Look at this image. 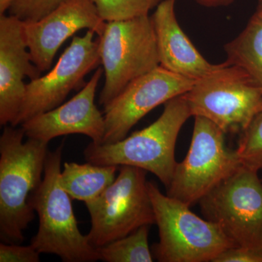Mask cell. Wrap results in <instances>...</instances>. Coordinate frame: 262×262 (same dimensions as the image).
<instances>
[{
  "label": "cell",
  "instance_id": "obj_1",
  "mask_svg": "<svg viewBox=\"0 0 262 262\" xmlns=\"http://www.w3.org/2000/svg\"><path fill=\"white\" fill-rule=\"evenodd\" d=\"M25 131L5 126L0 137V237L6 244L23 242L34 220L30 200L42 182L48 143L28 139Z\"/></svg>",
  "mask_w": 262,
  "mask_h": 262
},
{
  "label": "cell",
  "instance_id": "obj_2",
  "mask_svg": "<svg viewBox=\"0 0 262 262\" xmlns=\"http://www.w3.org/2000/svg\"><path fill=\"white\" fill-rule=\"evenodd\" d=\"M163 113L149 126L112 144L90 143L84 150L88 163L130 165L154 174L168 189L177 165L175 147L179 132L192 117L184 94L164 103Z\"/></svg>",
  "mask_w": 262,
  "mask_h": 262
},
{
  "label": "cell",
  "instance_id": "obj_3",
  "mask_svg": "<svg viewBox=\"0 0 262 262\" xmlns=\"http://www.w3.org/2000/svg\"><path fill=\"white\" fill-rule=\"evenodd\" d=\"M63 144L48 151L44 177L30 205L39 216V228L31 245L38 252L54 254L66 262L100 260L97 249L81 233L71 196L60 182Z\"/></svg>",
  "mask_w": 262,
  "mask_h": 262
},
{
  "label": "cell",
  "instance_id": "obj_4",
  "mask_svg": "<svg viewBox=\"0 0 262 262\" xmlns=\"http://www.w3.org/2000/svg\"><path fill=\"white\" fill-rule=\"evenodd\" d=\"M159 229L160 241L152 253L160 262H209L234 244L216 224L201 218L183 202L165 195L147 182Z\"/></svg>",
  "mask_w": 262,
  "mask_h": 262
},
{
  "label": "cell",
  "instance_id": "obj_5",
  "mask_svg": "<svg viewBox=\"0 0 262 262\" xmlns=\"http://www.w3.org/2000/svg\"><path fill=\"white\" fill-rule=\"evenodd\" d=\"M98 38L105 73L99 103L105 106L132 81L159 67L160 58L149 15L106 21Z\"/></svg>",
  "mask_w": 262,
  "mask_h": 262
},
{
  "label": "cell",
  "instance_id": "obj_6",
  "mask_svg": "<svg viewBox=\"0 0 262 262\" xmlns=\"http://www.w3.org/2000/svg\"><path fill=\"white\" fill-rule=\"evenodd\" d=\"M184 96L192 116L208 119L225 134H241L262 108L261 90L227 61L196 80Z\"/></svg>",
  "mask_w": 262,
  "mask_h": 262
},
{
  "label": "cell",
  "instance_id": "obj_7",
  "mask_svg": "<svg viewBox=\"0 0 262 262\" xmlns=\"http://www.w3.org/2000/svg\"><path fill=\"white\" fill-rule=\"evenodd\" d=\"M144 169L122 165L115 182L96 199L84 203L91 216L87 234L95 248L128 235L142 226L155 224Z\"/></svg>",
  "mask_w": 262,
  "mask_h": 262
},
{
  "label": "cell",
  "instance_id": "obj_8",
  "mask_svg": "<svg viewBox=\"0 0 262 262\" xmlns=\"http://www.w3.org/2000/svg\"><path fill=\"white\" fill-rule=\"evenodd\" d=\"M194 117L187 156L177 163L167 194L192 206L237 171L235 150L227 147L225 133L205 117Z\"/></svg>",
  "mask_w": 262,
  "mask_h": 262
},
{
  "label": "cell",
  "instance_id": "obj_9",
  "mask_svg": "<svg viewBox=\"0 0 262 262\" xmlns=\"http://www.w3.org/2000/svg\"><path fill=\"white\" fill-rule=\"evenodd\" d=\"M203 217L216 224L235 246L262 251V180L241 165L199 202Z\"/></svg>",
  "mask_w": 262,
  "mask_h": 262
},
{
  "label": "cell",
  "instance_id": "obj_10",
  "mask_svg": "<svg viewBox=\"0 0 262 262\" xmlns=\"http://www.w3.org/2000/svg\"><path fill=\"white\" fill-rule=\"evenodd\" d=\"M95 34L88 30L82 37L76 36L48 73L26 84L23 103L10 125H21L60 106L72 90L84 86V77L101 64L99 41L94 39Z\"/></svg>",
  "mask_w": 262,
  "mask_h": 262
},
{
  "label": "cell",
  "instance_id": "obj_11",
  "mask_svg": "<svg viewBox=\"0 0 262 262\" xmlns=\"http://www.w3.org/2000/svg\"><path fill=\"white\" fill-rule=\"evenodd\" d=\"M194 82L160 65L132 81L111 102L103 106L105 134L102 144L125 139L141 118L169 100L187 94Z\"/></svg>",
  "mask_w": 262,
  "mask_h": 262
},
{
  "label": "cell",
  "instance_id": "obj_12",
  "mask_svg": "<svg viewBox=\"0 0 262 262\" xmlns=\"http://www.w3.org/2000/svg\"><path fill=\"white\" fill-rule=\"evenodd\" d=\"M22 21V20H21ZM106 22L92 0H69L35 21H22L31 59L42 72L51 68L63 42L81 29L102 34Z\"/></svg>",
  "mask_w": 262,
  "mask_h": 262
},
{
  "label": "cell",
  "instance_id": "obj_13",
  "mask_svg": "<svg viewBox=\"0 0 262 262\" xmlns=\"http://www.w3.org/2000/svg\"><path fill=\"white\" fill-rule=\"evenodd\" d=\"M103 72L98 67L83 89L70 101L22 124L26 136L48 144L58 136L82 134L94 144H102L105 119L95 104V96Z\"/></svg>",
  "mask_w": 262,
  "mask_h": 262
},
{
  "label": "cell",
  "instance_id": "obj_14",
  "mask_svg": "<svg viewBox=\"0 0 262 262\" xmlns=\"http://www.w3.org/2000/svg\"><path fill=\"white\" fill-rule=\"evenodd\" d=\"M22 21L0 15V125H12L18 116L26 92L24 77H40L24 39Z\"/></svg>",
  "mask_w": 262,
  "mask_h": 262
},
{
  "label": "cell",
  "instance_id": "obj_15",
  "mask_svg": "<svg viewBox=\"0 0 262 262\" xmlns=\"http://www.w3.org/2000/svg\"><path fill=\"white\" fill-rule=\"evenodd\" d=\"M176 0H164L151 15L156 35L160 65L194 81L214 71L219 64L207 61L179 25Z\"/></svg>",
  "mask_w": 262,
  "mask_h": 262
},
{
  "label": "cell",
  "instance_id": "obj_16",
  "mask_svg": "<svg viewBox=\"0 0 262 262\" xmlns=\"http://www.w3.org/2000/svg\"><path fill=\"white\" fill-rule=\"evenodd\" d=\"M117 166L65 163L60 182L72 199L88 203L101 195L115 180Z\"/></svg>",
  "mask_w": 262,
  "mask_h": 262
},
{
  "label": "cell",
  "instance_id": "obj_17",
  "mask_svg": "<svg viewBox=\"0 0 262 262\" xmlns=\"http://www.w3.org/2000/svg\"><path fill=\"white\" fill-rule=\"evenodd\" d=\"M225 51L226 61L244 70L262 91V17L254 13Z\"/></svg>",
  "mask_w": 262,
  "mask_h": 262
},
{
  "label": "cell",
  "instance_id": "obj_18",
  "mask_svg": "<svg viewBox=\"0 0 262 262\" xmlns=\"http://www.w3.org/2000/svg\"><path fill=\"white\" fill-rule=\"evenodd\" d=\"M149 227H139L132 233L97 248L100 260L106 262H151L149 246Z\"/></svg>",
  "mask_w": 262,
  "mask_h": 262
},
{
  "label": "cell",
  "instance_id": "obj_19",
  "mask_svg": "<svg viewBox=\"0 0 262 262\" xmlns=\"http://www.w3.org/2000/svg\"><path fill=\"white\" fill-rule=\"evenodd\" d=\"M235 151L243 165L257 171L262 169V108L239 134Z\"/></svg>",
  "mask_w": 262,
  "mask_h": 262
},
{
  "label": "cell",
  "instance_id": "obj_20",
  "mask_svg": "<svg viewBox=\"0 0 262 262\" xmlns=\"http://www.w3.org/2000/svg\"><path fill=\"white\" fill-rule=\"evenodd\" d=\"M105 21L149 15L164 0H92Z\"/></svg>",
  "mask_w": 262,
  "mask_h": 262
},
{
  "label": "cell",
  "instance_id": "obj_21",
  "mask_svg": "<svg viewBox=\"0 0 262 262\" xmlns=\"http://www.w3.org/2000/svg\"><path fill=\"white\" fill-rule=\"evenodd\" d=\"M69 0H14L8 10L22 21H35Z\"/></svg>",
  "mask_w": 262,
  "mask_h": 262
},
{
  "label": "cell",
  "instance_id": "obj_22",
  "mask_svg": "<svg viewBox=\"0 0 262 262\" xmlns=\"http://www.w3.org/2000/svg\"><path fill=\"white\" fill-rule=\"evenodd\" d=\"M40 254L31 244L22 246L3 242L0 244L1 262H39Z\"/></svg>",
  "mask_w": 262,
  "mask_h": 262
},
{
  "label": "cell",
  "instance_id": "obj_23",
  "mask_svg": "<svg viewBox=\"0 0 262 262\" xmlns=\"http://www.w3.org/2000/svg\"><path fill=\"white\" fill-rule=\"evenodd\" d=\"M213 262H262V251L233 246L222 251Z\"/></svg>",
  "mask_w": 262,
  "mask_h": 262
},
{
  "label": "cell",
  "instance_id": "obj_24",
  "mask_svg": "<svg viewBox=\"0 0 262 262\" xmlns=\"http://www.w3.org/2000/svg\"><path fill=\"white\" fill-rule=\"evenodd\" d=\"M206 8H219L232 4L235 0H193Z\"/></svg>",
  "mask_w": 262,
  "mask_h": 262
},
{
  "label": "cell",
  "instance_id": "obj_25",
  "mask_svg": "<svg viewBox=\"0 0 262 262\" xmlns=\"http://www.w3.org/2000/svg\"><path fill=\"white\" fill-rule=\"evenodd\" d=\"M14 0H0V15L5 14Z\"/></svg>",
  "mask_w": 262,
  "mask_h": 262
},
{
  "label": "cell",
  "instance_id": "obj_26",
  "mask_svg": "<svg viewBox=\"0 0 262 262\" xmlns=\"http://www.w3.org/2000/svg\"><path fill=\"white\" fill-rule=\"evenodd\" d=\"M255 14L258 15V16L262 17V0H258L257 7H256Z\"/></svg>",
  "mask_w": 262,
  "mask_h": 262
},
{
  "label": "cell",
  "instance_id": "obj_27",
  "mask_svg": "<svg viewBox=\"0 0 262 262\" xmlns=\"http://www.w3.org/2000/svg\"><path fill=\"white\" fill-rule=\"evenodd\" d=\"M261 180H262V179H261Z\"/></svg>",
  "mask_w": 262,
  "mask_h": 262
}]
</instances>
